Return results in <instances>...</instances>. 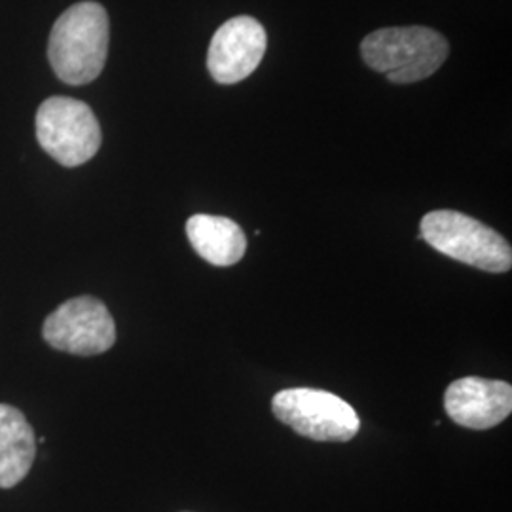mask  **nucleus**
I'll return each instance as SVG.
<instances>
[{"label": "nucleus", "instance_id": "f257e3e1", "mask_svg": "<svg viewBox=\"0 0 512 512\" xmlns=\"http://www.w3.org/2000/svg\"><path fill=\"white\" fill-rule=\"evenodd\" d=\"M109 16L97 2H78L55 21L48 57L59 80L71 86L93 82L107 63Z\"/></svg>", "mask_w": 512, "mask_h": 512}, {"label": "nucleus", "instance_id": "f03ea898", "mask_svg": "<svg viewBox=\"0 0 512 512\" xmlns=\"http://www.w3.org/2000/svg\"><path fill=\"white\" fill-rule=\"evenodd\" d=\"M450 52L448 40L429 27H385L361 44L366 65L395 84L420 82L439 71Z\"/></svg>", "mask_w": 512, "mask_h": 512}, {"label": "nucleus", "instance_id": "7ed1b4c3", "mask_svg": "<svg viewBox=\"0 0 512 512\" xmlns=\"http://www.w3.org/2000/svg\"><path fill=\"white\" fill-rule=\"evenodd\" d=\"M418 239L427 241L442 255L484 272L503 274L512 268L509 241L494 228L459 211L440 209L427 213L421 219Z\"/></svg>", "mask_w": 512, "mask_h": 512}, {"label": "nucleus", "instance_id": "20e7f679", "mask_svg": "<svg viewBox=\"0 0 512 512\" xmlns=\"http://www.w3.org/2000/svg\"><path fill=\"white\" fill-rule=\"evenodd\" d=\"M272 410L294 433L317 442H348L361 427L353 406L323 389H283L275 395Z\"/></svg>", "mask_w": 512, "mask_h": 512}, {"label": "nucleus", "instance_id": "39448f33", "mask_svg": "<svg viewBox=\"0 0 512 512\" xmlns=\"http://www.w3.org/2000/svg\"><path fill=\"white\" fill-rule=\"evenodd\" d=\"M37 139L57 164L90 162L101 147V126L93 110L71 97H50L37 112Z\"/></svg>", "mask_w": 512, "mask_h": 512}, {"label": "nucleus", "instance_id": "423d86ee", "mask_svg": "<svg viewBox=\"0 0 512 512\" xmlns=\"http://www.w3.org/2000/svg\"><path fill=\"white\" fill-rule=\"evenodd\" d=\"M52 348L92 357L109 351L116 342V325L107 306L93 296H78L50 313L42 327Z\"/></svg>", "mask_w": 512, "mask_h": 512}, {"label": "nucleus", "instance_id": "0eeeda50", "mask_svg": "<svg viewBox=\"0 0 512 512\" xmlns=\"http://www.w3.org/2000/svg\"><path fill=\"white\" fill-rule=\"evenodd\" d=\"M266 29L251 16L226 21L213 35L207 69L219 84H238L255 73L266 54Z\"/></svg>", "mask_w": 512, "mask_h": 512}, {"label": "nucleus", "instance_id": "6e6552de", "mask_svg": "<svg viewBox=\"0 0 512 512\" xmlns=\"http://www.w3.org/2000/svg\"><path fill=\"white\" fill-rule=\"evenodd\" d=\"M444 408L459 427L486 431L507 420L512 412V385L501 380L461 378L448 385Z\"/></svg>", "mask_w": 512, "mask_h": 512}, {"label": "nucleus", "instance_id": "1a4fd4ad", "mask_svg": "<svg viewBox=\"0 0 512 512\" xmlns=\"http://www.w3.org/2000/svg\"><path fill=\"white\" fill-rule=\"evenodd\" d=\"M37 440L31 423L10 404H0V488L19 484L33 467Z\"/></svg>", "mask_w": 512, "mask_h": 512}, {"label": "nucleus", "instance_id": "9d476101", "mask_svg": "<svg viewBox=\"0 0 512 512\" xmlns=\"http://www.w3.org/2000/svg\"><path fill=\"white\" fill-rule=\"evenodd\" d=\"M194 251L213 266H234L247 251V238L238 222L217 215H194L186 222Z\"/></svg>", "mask_w": 512, "mask_h": 512}]
</instances>
